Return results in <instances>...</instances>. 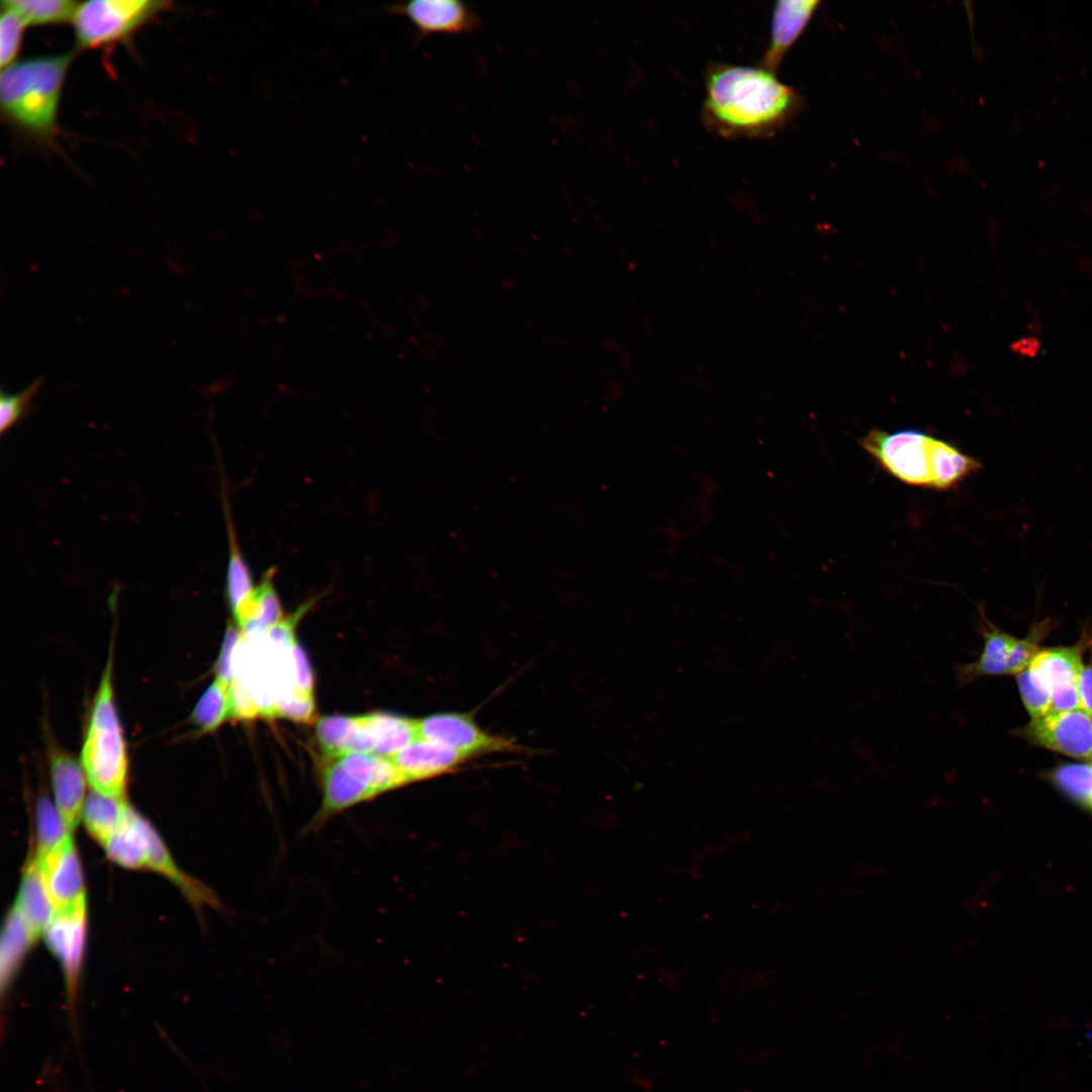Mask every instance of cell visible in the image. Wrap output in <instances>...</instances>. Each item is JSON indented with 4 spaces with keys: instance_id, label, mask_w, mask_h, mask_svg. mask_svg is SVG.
I'll return each instance as SVG.
<instances>
[{
    "instance_id": "d6a6232c",
    "label": "cell",
    "mask_w": 1092,
    "mask_h": 1092,
    "mask_svg": "<svg viewBox=\"0 0 1092 1092\" xmlns=\"http://www.w3.org/2000/svg\"><path fill=\"white\" fill-rule=\"evenodd\" d=\"M270 716L286 718L298 722H307L314 716L312 694L294 690L277 701Z\"/></svg>"
},
{
    "instance_id": "6da1fadb",
    "label": "cell",
    "mask_w": 1092,
    "mask_h": 1092,
    "mask_svg": "<svg viewBox=\"0 0 1092 1092\" xmlns=\"http://www.w3.org/2000/svg\"><path fill=\"white\" fill-rule=\"evenodd\" d=\"M800 103L797 93L764 67L717 65L706 78V120L724 134L774 131Z\"/></svg>"
},
{
    "instance_id": "8992f818",
    "label": "cell",
    "mask_w": 1092,
    "mask_h": 1092,
    "mask_svg": "<svg viewBox=\"0 0 1092 1092\" xmlns=\"http://www.w3.org/2000/svg\"><path fill=\"white\" fill-rule=\"evenodd\" d=\"M1029 742L1065 755L1092 760V718L1081 709L1049 712L1016 730Z\"/></svg>"
},
{
    "instance_id": "d4e9b609",
    "label": "cell",
    "mask_w": 1092,
    "mask_h": 1092,
    "mask_svg": "<svg viewBox=\"0 0 1092 1092\" xmlns=\"http://www.w3.org/2000/svg\"><path fill=\"white\" fill-rule=\"evenodd\" d=\"M232 717L230 686L215 677L197 701L192 720L202 732L218 728Z\"/></svg>"
},
{
    "instance_id": "52a82bcc",
    "label": "cell",
    "mask_w": 1092,
    "mask_h": 1092,
    "mask_svg": "<svg viewBox=\"0 0 1092 1092\" xmlns=\"http://www.w3.org/2000/svg\"><path fill=\"white\" fill-rule=\"evenodd\" d=\"M87 932V903L57 910L44 931L48 946L60 961L65 974L67 993L74 1010Z\"/></svg>"
},
{
    "instance_id": "ba28073f",
    "label": "cell",
    "mask_w": 1092,
    "mask_h": 1092,
    "mask_svg": "<svg viewBox=\"0 0 1092 1092\" xmlns=\"http://www.w3.org/2000/svg\"><path fill=\"white\" fill-rule=\"evenodd\" d=\"M419 738L450 746L469 757L479 753L509 751L515 744L508 738L481 729L475 720L462 713H436L418 721Z\"/></svg>"
},
{
    "instance_id": "9a60e30c",
    "label": "cell",
    "mask_w": 1092,
    "mask_h": 1092,
    "mask_svg": "<svg viewBox=\"0 0 1092 1092\" xmlns=\"http://www.w3.org/2000/svg\"><path fill=\"white\" fill-rule=\"evenodd\" d=\"M819 1H780L772 12L768 48L763 67L774 72L799 38Z\"/></svg>"
},
{
    "instance_id": "cb8c5ba5",
    "label": "cell",
    "mask_w": 1092,
    "mask_h": 1092,
    "mask_svg": "<svg viewBox=\"0 0 1092 1092\" xmlns=\"http://www.w3.org/2000/svg\"><path fill=\"white\" fill-rule=\"evenodd\" d=\"M126 803L124 798L109 797L96 791L86 797L82 811L84 824L103 847L117 830Z\"/></svg>"
},
{
    "instance_id": "3957f363",
    "label": "cell",
    "mask_w": 1092,
    "mask_h": 1092,
    "mask_svg": "<svg viewBox=\"0 0 1092 1092\" xmlns=\"http://www.w3.org/2000/svg\"><path fill=\"white\" fill-rule=\"evenodd\" d=\"M81 764L93 791L123 798L127 781V754L114 704L111 653L93 702Z\"/></svg>"
},
{
    "instance_id": "7402d4cb",
    "label": "cell",
    "mask_w": 1092,
    "mask_h": 1092,
    "mask_svg": "<svg viewBox=\"0 0 1092 1092\" xmlns=\"http://www.w3.org/2000/svg\"><path fill=\"white\" fill-rule=\"evenodd\" d=\"M981 463L953 445L935 438L931 452V486L947 489L981 469Z\"/></svg>"
},
{
    "instance_id": "d590c367",
    "label": "cell",
    "mask_w": 1092,
    "mask_h": 1092,
    "mask_svg": "<svg viewBox=\"0 0 1092 1092\" xmlns=\"http://www.w3.org/2000/svg\"><path fill=\"white\" fill-rule=\"evenodd\" d=\"M1050 712L1060 713L1079 708L1078 685H1070L1051 692Z\"/></svg>"
},
{
    "instance_id": "83f0119b",
    "label": "cell",
    "mask_w": 1092,
    "mask_h": 1092,
    "mask_svg": "<svg viewBox=\"0 0 1092 1092\" xmlns=\"http://www.w3.org/2000/svg\"><path fill=\"white\" fill-rule=\"evenodd\" d=\"M36 847L34 857L46 856L71 836V831L61 817L56 805L47 797L38 799L35 808Z\"/></svg>"
},
{
    "instance_id": "5b68a950",
    "label": "cell",
    "mask_w": 1092,
    "mask_h": 1092,
    "mask_svg": "<svg viewBox=\"0 0 1092 1092\" xmlns=\"http://www.w3.org/2000/svg\"><path fill=\"white\" fill-rule=\"evenodd\" d=\"M934 439L916 430L888 433L875 429L859 443L891 475L910 485L930 487Z\"/></svg>"
},
{
    "instance_id": "4316f807",
    "label": "cell",
    "mask_w": 1092,
    "mask_h": 1092,
    "mask_svg": "<svg viewBox=\"0 0 1092 1092\" xmlns=\"http://www.w3.org/2000/svg\"><path fill=\"white\" fill-rule=\"evenodd\" d=\"M1050 779L1067 798L1092 811V763L1061 764Z\"/></svg>"
},
{
    "instance_id": "7a4b0ae2",
    "label": "cell",
    "mask_w": 1092,
    "mask_h": 1092,
    "mask_svg": "<svg viewBox=\"0 0 1092 1092\" xmlns=\"http://www.w3.org/2000/svg\"><path fill=\"white\" fill-rule=\"evenodd\" d=\"M71 59L69 53L37 57L14 62L2 69V111L18 128L39 139L53 135Z\"/></svg>"
},
{
    "instance_id": "5bb4252c",
    "label": "cell",
    "mask_w": 1092,
    "mask_h": 1092,
    "mask_svg": "<svg viewBox=\"0 0 1092 1092\" xmlns=\"http://www.w3.org/2000/svg\"><path fill=\"white\" fill-rule=\"evenodd\" d=\"M155 829L127 803L117 830L105 845L107 856L129 869H148Z\"/></svg>"
},
{
    "instance_id": "9c48e42d",
    "label": "cell",
    "mask_w": 1092,
    "mask_h": 1092,
    "mask_svg": "<svg viewBox=\"0 0 1092 1092\" xmlns=\"http://www.w3.org/2000/svg\"><path fill=\"white\" fill-rule=\"evenodd\" d=\"M386 11L405 17L420 38L433 34H462L480 24L477 14L458 0H415L387 6Z\"/></svg>"
},
{
    "instance_id": "2e32d148",
    "label": "cell",
    "mask_w": 1092,
    "mask_h": 1092,
    "mask_svg": "<svg viewBox=\"0 0 1092 1092\" xmlns=\"http://www.w3.org/2000/svg\"><path fill=\"white\" fill-rule=\"evenodd\" d=\"M274 568L264 573L250 600L235 618L245 639L263 636L283 618L281 603L274 585Z\"/></svg>"
},
{
    "instance_id": "ffe728a7",
    "label": "cell",
    "mask_w": 1092,
    "mask_h": 1092,
    "mask_svg": "<svg viewBox=\"0 0 1092 1092\" xmlns=\"http://www.w3.org/2000/svg\"><path fill=\"white\" fill-rule=\"evenodd\" d=\"M365 716L374 738V754L392 757L419 739L417 720L391 713Z\"/></svg>"
},
{
    "instance_id": "8fae6325",
    "label": "cell",
    "mask_w": 1092,
    "mask_h": 1092,
    "mask_svg": "<svg viewBox=\"0 0 1092 1092\" xmlns=\"http://www.w3.org/2000/svg\"><path fill=\"white\" fill-rule=\"evenodd\" d=\"M976 623L983 638V648L974 661L956 665V678L961 688L984 676L1011 674L1010 657L1017 638L994 625L982 608H979Z\"/></svg>"
},
{
    "instance_id": "74e56055",
    "label": "cell",
    "mask_w": 1092,
    "mask_h": 1092,
    "mask_svg": "<svg viewBox=\"0 0 1092 1092\" xmlns=\"http://www.w3.org/2000/svg\"><path fill=\"white\" fill-rule=\"evenodd\" d=\"M1040 342L1036 337H1022L1011 345V349L1022 357H1035L1040 350Z\"/></svg>"
},
{
    "instance_id": "4dcf8cb0",
    "label": "cell",
    "mask_w": 1092,
    "mask_h": 1092,
    "mask_svg": "<svg viewBox=\"0 0 1092 1092\" xmlns=\"http://www.w3.org/2000/svg\"><path fill=\"white\" fill-rule=\"evenodd\" d=\"M25 26V22L17 12L2 5L0 20V65L2 69L14 63Z\"/></svg>"
},
{
    "instance_id": "30bf717a",
    "label": "cell",
    "mask_w": 1092,
    "mask_h": 1092,
    "mask_svg": "<svg viewBox=\"0 0 1092 1092\" xmlns=\"http://www.w3.org/2000/svg\"><path fill=\"white\" fill-rule=\"evenodd\" d=\"M35 860L56 911L86 898L82 868L72 835L46 856Z\"/></svg>"
},
{
    "instance_id": "e575fe53",
    "label": "cell",
    "mask_w": 1092,
    "mask_h": 1092,
    "mask_svg": "<svg viewBox=\"0 0 1092 1092\" xmlns=\"http://www.w3.org/2000/svg\"><path fill=\"white\" fill-rule=\"evenodd\" d=\"M290 668L297 691L312 694L313 673L304 649L296 642L290 649Z\"/></svg>"
},
{
    "instance_id": "277c9868",
    "label": "cell",
    "mask_w": 1092,
    "mask_h": 1092,
    "mask_svg": "<svg viewBox=\"0 0 1092 1092\" xmlns=\"http://www.w3.org/2000/svg\"><path fill=\"white\" fill-rule=\"evenodd\" d=\"M160 0H91L79 3L72 18L80 49H98L128 37L167 9Z\"/></svg>"
},
{
    "instance_id": "8d00e7d4",
    "label": "cell",
    "mask_w": 1092,
    "mask_h": 1092,
    "mask_svg": "<svg viewBox=\"0 0 1092 1092\" xmlns=\"http://www.w3.org/2000/svg\"><path fill=\"white\" fill-rule=\"evenodd\" d=\"M1077 685L1079 708L1092 718V664L1083 666Z\"/></svg>"
},
{
    "instance_id": "836d02e7",
    "label": "cell",
    "mask_w": 1092,
    "mask_h": 1092,
    "mask_svg": "<svg viewBox=\"0 0 1092 1092\" xmlns=\"http://www.w3.org/2000/svg\"><path fill=\"white\" fill-rule=\"evenodd\" d=\"M242 639L240 629L230 625L226 629L221 649L216 661V678L231 685L236 675L238 648Z\"/></svg>"
},
{
    "instance_id": "ac0fdd59",
    "label": "cell",
    "mask_w": 1092,
    "mask_h": 1092,
    "mask_svg": "<svg viewBox=\"0 0 1092 1092\" xmlns=\"http://www.w3.org/2000/svg\"><path fill=\"white\" fill-rule=\"evenodd\" d=\"M14 906L35 941L44 933L56 909L34 857L25 868Z\"/></svg>"
},
{
    "instance_id": "f1b7e54d",
    "label": "cell",
    "mask_w": 1092,
    "mask_h": 1092,
    "mask_svg": "<svg viewBox=\"0 0 1092 1092\" xmlns=\"http://www.w3.org/2000/svg\"><path fill=\"white\" fill-rule=\"evenodd\" d=\"M357 716H325L315 725V739L322 750L334 758L348 752Z\"/></svg>"
},
{
    "instance_id": "e0dca14e",
    "label": "cell",
    "mask_w": 1092,
    "mask_h": 1092,
    "mask_svg": "<svg viewBox=\"0 0 1092 1092\" xmlns=\"http://www.w3.org/2000/svg\"><path fill=\"white\" fill-rule=\"evenodd\" d=\"M1082 653V645L1040 649L1027 669L1032 678L1051 694L1056 689L1078 682L1084 666Z\"/></svg>"
},
{
    "instance_id": "603a6c76",
    "label": "cell",
    "mask_w": 1092,
    "mask_h": 1092,
    "mask_svg": "<svg viewBox=\"0 0 1092 1092\" xmlns=\"http://www.w3.org/2000/svg\"><path fill=\"white\" fill-rule=\"evenodd\" d=\"M34 939L15 906L5 921L0 944L1 987L4 991L14 978L24 954Z\"/></svg>"
},
{
    "instance_id": "d6986e66",
    "label": "cell",
    "mask_w": 1092,
    "mask_h": 1092,
    "mask_svg": "<svg viewBox=\"0 0 1092 1092\" xmlns=\"http://www.w3.org/2000/svg\"><path fill=\"white\" fill-rule=\"evenodd\" d=\"M334 758L349 775L370 789L375 797L408 784L391 757L353 751Z\"/></svg>"
},
{
    "instance_id": "f35d334b",
    "label": "cell",
    "mask_w": 1092,
    "mask_h": 1092,
    "mask_svg": "<svg viewBox=\"0 0 1092 1092\" xmlns=\"http://www.w3.org/2000/svg\"><path fill=\"white\" fill-rule=\"evenodd\" d=\"M1092 763V762H1091Z\"/></svg>"
},
{
    "instance_id": "f546056e",
    "label": "cell",
    "mask_w": 1092,
    "mask_h": 1092,
    "mask_svg": "<svg viewBox=\"0 0 1092 1092\" xmlns=\"http://www.w3.org/2000/svg\"><path fill=\"white\" fill-rule=\"evenodd\" d=\"M42 383V377H38L18 393L7 394L1 391L0 431L2 434L25 417Z\"/></svg>"
},
{
    "instance_id": "4fadbf2b",
    "label": "cell",
    "mask_w": 1092,
    "mask_h": 1092,
    "mask_svg": "<svg viewBox=\"0 0 1092 1092\" xmlns=\"http://www.w3.org/2000/svg\"><path fill=\"white\" fill-rule=\"evenodd\" d=\"M468 757L450 746L419 738L391 759L410 784L452 771Z\"/></svg>"
},
{
    "instance_id": "1f68e13d",
    "label": "cell",
    "mask_w": 1092,
    "mask_h": 1092,
    "mask_svg": "<svg viewBox=\"0 0 1092 1092\" xmlns=\"http://www.w3.org/2000/svg\"><path fill=\"white\" fill-rule=\"evenodd\" d=\"M1016 681L1023 705L1032 719L1050 712V693L1032 678L1027 668L1016 674Z\"/></svg>"
},
{
    "instance_id": "44dd1931",
    "label": "cell",
    "mask_w": 1092,
    "mask_h": 1092,
    "mask_svg": "<svg viewBox=\"0 0 1092 1092\" xmlns=\"http://www.w3.org/2000/svg\"><path fill=\"white\" fill-rule=\"evenodd\" d=\"M223 505L230 549L225 581L226 597L235 619L250 600L256 586L253 583L252 573L238 543L228 499L224 498Z\"/></svg>"
},
{
    "instance_id": "7c38bea8",
    "label": "cell",
    "mask_w": 1092,
    "mask_h": 1092,
    "mask_svg": "<svg viewBox=\"0 0 1092 1092\" xmlns=\"http://www.w3.org/2000/svg\"><path fill=\"white\" fill-rule=\"evenodd\" d=\"M50 764L55 805L72 832L82 818L87 777L81 762L58 748L51 750Z\"/></svg>"
},
{
    "instance_id": "484cf974",
    "label": "cell",
    "mask_w": 1092,
    "mask_h": 1092,
    "mask_svg": "<svg viewBox=\"0 0 1092 1092\" xmlns=\"http://www.w3.org/2000/svg\"><path fill=\"white\" fill-rule=\"evenodd\" d=\"M79 2L71 0H3L2 5L17 12L26 25H44L72 20Z\"/></svg>"
}]
</instances>
